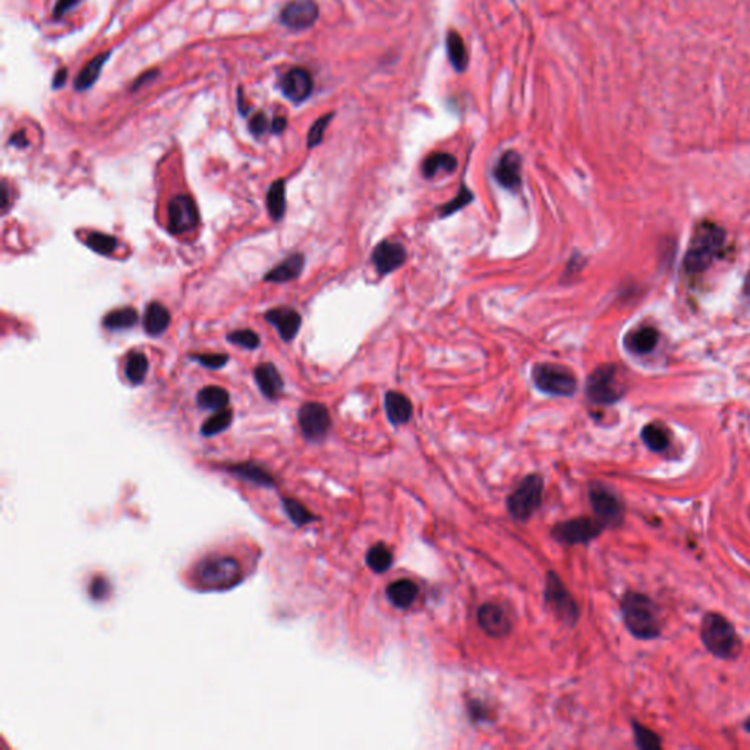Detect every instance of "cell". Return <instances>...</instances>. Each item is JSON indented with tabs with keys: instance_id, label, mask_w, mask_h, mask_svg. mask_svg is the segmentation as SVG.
I'll use <instances>...</instances> for the list:
<instances>
[{
	"instance_id": "obj_1",
	"label": "cell",
	"mask_w": 750,
	"mask_h": 750,
	"mask_svg": "<svg viewBox=\"0 0 750 750\" xmlns=\"http://www.w3.org/2000/svg\"><path fill=\"white\" fill-rule=\"evenodd\" d=\"M626 629L639 641H653L661 636L660 608L652 598L641 592H626L620 603Z\"/></svg>"
},
{
	"instance_id": "obj_2",
	"label": "cell",
	"mask_w": 750,
	"mask_h": 750,
	"mask_svg": "<svg viewBox=\"0 0 750 750\" xmlns=\"http://www.w3.org/2000/svg\"><path fill=\"white\" fill-rule=\"evenodd\" d=\"M701 639L706 651L720 660H736L743 649L734 625L718 613H706L703 615Z\"/></svg>"
},
{
	"instance_id": "obj_3",
	"label": "cell",
	"mask_w": 750,
	"mask_h": 750,
	"mask_svg": "<svg viewBox=\"0 0 750 750\" xmlns=\"http://www.w3.org/2000/svg\"><path fill=\"white\" fill-rule=\"evenodd\" d=\"M725 232L714 223H702L693 233L684 257V269L690 274L703 273L721 252Z\"/></svg>"
},
{
	"instance_id": "obj_4",
	"label": "cell",
	"mask_w": 750,
	"mask_h": 750,
	"mask_svg": "<svg viewBox=\"0 0 750 750\" xmlns=\"http://www.w3.org/2000/svg\"><path fill=\"white\" fill-rule=\"evenodd\" d=\"M195 579L199 588L207 591H226L242 582L243 574L239 561L233 557L217 555L201 561Z\"/></svg>"
},
{
	"instance_id": "obj_5",
	"label": "cell",
	"mask_w": 750,
	"mask_h": 750,
	"mask_svg": "<svg viewBox=\"0 0 750 750\" xmlns=\"http://www.w3.org/2000/svg\"><path fill=\"white\" fill-rule=\"evenodd\" d=\"M588 496L595 519L601 522L605 529L622 527L625 523L626 505L618 493H615L611 486L595 481L589 484Z\"/></svg>"
},
{
	"instance_id": "obj_6",
	"label": "cell",
	"mask_w": 750,
	"mask_h": 750,
	"mask_svg": "<svg viewBox=\"0 0 750 750\" xmlns=\"http://www.w3.org/2000/svg\"><path fill=\"white\" fill-rule=\"evenodd\" d=\"M543 497V479L536 475L524 477L508 497V510L517 522L529 520L541 508Z\"/></svg>"
},
{
	"instance_id": "obj_7",
	"label": "cell",
	"mask_w": 750,
	"mask_h": 750,
	"mask_svg": "<svg viewBox=\"0 0 750 750\" xmlns=\"http://www.w3.org/2000/svg\"><path fill=\"white\" fill-rule=\"evenodd\" d=\"M586 396L595 405H613L622 399L623 388L615 365H601L589 375Z\"/></svg>"
},
{
	"instance_id": "obj_8",
	"label": "cell",
	"mask_w": 750,
	"mask_h": 750,
	"mask_svg": "<svg viewBox=\"0 0 750 750\" xmlns=\"http://www.w3.org/2000/svg\"><path fill=\"white\" fill-rule=\"evenodd\" d=\"M532 379L538 390L553 396H572L577 388L572 371L555 364L535 365Z\"/></svg>"
},
{
	"instance_id": "obj_9",
	"label": "cell",
	"mask_w": 750,
	"mask_h": 750,
	"mask_svg": "<svg viewBox=\"0 0 750 750\" xmlns=\"http://www.w3.org/2000/svg\"><path fill=\"white\" fill-rule=\"evenodd\" d=\"M543 598H546L547 607L555 614L557 618L569 626H574L579 620V607L577 603L566 589L565 584L561 582L557 573L550 572L546 580V589H543Z\"/></svg>"
},
{
	"instance_id": "obj_10",
	"label": "cell",
	"mask_w": 750,
	"mask_h": 750,
	"mask_svg": "<svg viewBox=\"0 0 750 750\" xmlns=\"http://www.w3.org/2000/svg\"><path fill=\"white\" fill-rule=\"evenodd\" d=\"M604 529L603 523L595 517H574L557 523L551 531V536L565 546H580L594 541Z\"/></svg>"
},
{
	"instance_id": "obj_11",
	"label": "cell",
	"mask_w": 750,
	"mask_h": 750,
	"mask_svg": "<svg viewBox=\"0 0 750 750\" xmlns=\"http://www.w3.org/2000/svg\"><path fill=\"white\" fill-rule=\"evenodd\" d=\"M299 426L302 434L309 441L323 440L331 426V418L328 409L321 403H305L297 414Z\"/></svg>"
},
{
	"instance_id": "obj_12",
	"label": "cell",
	"mask_w": 750,
	"mask_h": 750,
	"mask_svg": "<svg viewBox=\"0 0 750 750\" xmlns=\"http://www.w3.org/2000/svg\"><path fill=\"white\" fill-rule=\"evenodd\" d=\"M168 230L180 235L198 226L199 214L190 195H176L168 202Z\"/></svg>"
},
{
	"instance_id": "obj_13",
	"label": "cell",
	"mask_w": 750,
	"mask_h": 750,
	"mask_svg": "<svg viewBox=\"0 0 750 750\" xmlns=\"http://www.w3.org/2000/svg\"><path fill=\"white\" fill-rule=\"evenodd\" d=\"M479 627L491 637H503L512 632V618L509 611L498 603H486L479 607L478 614Z\"/></svg>"
},
{
	"instance_id": "obj_14",
	"label": "cell",
	"mask_w": 750,
	"mask_h": 750,
	"mask_svg": "<svg viewBox=\"0 0 750 750\" xmlns=\"http://www.w3.org/2000/svg\"><path fill=\"white\" fill-rule=\"evenodd\" d=\"M318 15L314 0H292L280 11V23L290 30H307L315 24Z\"/></svg>"
},
{
	"instance_id": "obj_15",
	"label": "cell",
	"mask_w": 750,
	"mask_h": 750,
	"mask_svg": "<svg viewBox=\"0 0 750 750\" xmlns=\"http://www.w3.org/2000/svg\"><path fill=\"white\" fill-rule=\"evenodd\" d=\"M406 261V251L398 242L383 240L372 252V262L381 276L400 269Z\"/></svg>"
},
{
	"instance_id": "obj_16",
	"label": "cell",
	"mask_w": 750,
	"mask_h": 750,
	"mask_svg": "<svg viewBox=\"0 0 750 750\" xmlns=\"http://www.w3.org/2000/svg\"><path fill=\"white\" fill-rule=\"evenodd\" d=\"M494 178L505 190L517 191L522 185V157L513 149L505 152L494 167Z\"/></svg>"
},
{
	"instance_id": "obj_17",
	"label": "cell",
	"mask_w": 750,
	"mask_h": 750,
	"mask_svg": "<svg viewBox=\"0 0 750 750\" xmlns=\"http://www.w3.org/2000/svg\"><path fill=\"white\" fill-rule=\"evenodd\" d=\"M314 82L308 70L302 68L290 69L281 80V91L293 103L305 102L312 92Z\"/></svg>"
},
{
	"instance_id": "obj_18",
	"label": "cell",
	"mask_w": 750,
	"mask_h": 750,
	"mask_svg": "<svg viewBox=\"0 0 750 750\" xmlns=\"http://www.w3.org/2000/svg\"><path fill=\"white\" fill-rule=\"evenodd\" d=\"M266 320L269 324L274 326L285 342L293 340L299 328H301L302 316L295 309L289 308H274L266 312Z\"/></svg>"
},
{
	"instance_id": "obj_19",
	"label": "cell",
	"mask_w": 750,
	"mask_h": 750,
	"mask_svg": "<svg viewBox=\"0 0 750 750\" xmlns=\"http://www.w3.org/2000/svg\"><path fill=\"white\" fill-rule=\"evenodd\" d=\"M254 377L262 395L269 399H276L283 390V380L277 368L270 362L259 364L254 371Z\"/></svg>"
},
{
	"instance_id": "obj_20",
	"label": "cell",
	"mask_w": 750,
	"mask_h": 750,
	"mask_svg": "<svg viewBox=\"0 0 750 750\" xmlns=\"http://www.w3.org/2000/svg\"><path fill=\"white\" fill-rule=\"evenodd\" d=\"M418 592H419L418 585L415 582H412L410 579L395 580V582H391L386 589V595L388 598V601L396 608H400V610H406L414 604L417 601Z\"/></svg>"
},
{
	"instance_id": "obj_21",
	"label": "cell",
	"mask_w": 750,
	"mask_h": 750,
	"mask_svg": "<svg viewBox=\"0 0 750 750\" xmlns=\"http://www.w3.org/2000/svg\"><path fill=\"white\" fill-rule=\"evenodd\" d=\"M226 471L238 478H240L242 481H248V482H252L258 486H266V488H271V486L276 485L274 482V478L273 475L266 471L264 467L257 465V463H239V465H232V466H228Z\"/></svg>"
},
{
	"instance_id": "obj_22",
	"label": "cell",
	"mask_w": 750,
	"mask_h": 750,
	"mask_svg": "<svg viewBox=\"0 0 750 750\" xmlns=\"http://www.w3.org/2000/svg\"><path fill=\"white\" fill-rule=\"evenodd\" d=\"M384 405L388 421L396 426L407 424L412 417V412H414L410 400L398 391H388L386 395Z\"/></svg>"
},
{
	"instance_id": "obj_23",
	"label": "cell",
	"mask_w": 750,
	"mask_h": 750,
	"mask_svg": "<svg viewBox=\"0 0 750 750\" xmlns=\"http://www.w3.org/2000/svg\"><path fill=\"white\" fill-rule=\"evenodd\" d=\"M305 264V258L302 254H293L289 258H286L283 262H280L277 267L270 270L264 280L271 281V283H286L296 278L302 273Z\"/></svg>"
},
{
	"instance_id": "obj_24",
	"label": "cell",
	"mask_w": 750,
	"mask_h": 750,
	"mask_svg": "<svg viewBox=\"0 0 750 750\" xmlns=\"http://www.w3.org/2000/svg\"><path fill=\"white\" fill-rule=\"evenodd\" d=\"M144 330L149 336H159L164 333L171 324V312L160 302H152L144 314Z\"/></svg>"
},
{
	"instance_id": "obj_25",
	"label": "cell",
	"mask_w": 750,
	"mask_h": 750,
	"mask_svg": "<svg viewBox=\"0 0 750 750\" xmlns=\"http://www.w3.org/2000/svg\"><path fill=\"white\" fill-rule=\"evenodd\" d=\"M109 56H110V51H106V53H100L99 56H96V58H92L81 69V72L78 73V77L75 78V82H73L75 88H77L78 91H85L90 87H92L94 84H96V81L100 77L104 63L109 59Z\"/></svg>"
},
{
	"instance_id": "obj_26",
	"label": "cell",
	"mask_w": 750,
	"mask_h": 750,
	"mask_svg": "<svg viewBox=\"0 0 750 750\" xmlns=\"http://www.w3.org/2000/svg\"><path fill=\"white\" fill-rule=\"evenodd\" d=\"M229 400H230L229 393L219 386L204 387L197 395L198 406L207 410L219 412V410L226 409L229 405Z\"/></svg>"
},
{
	"instance_id": "obj_27",
	"label": "cell",
	"mask_w": 750,
	"mask_h": 750,
	"mask_svg": "<svg viewBox=\"0 0 750 750\" xmlns=\"http://www.w3.org/2000/svg\"><path fill=\"white\" fill-rule=\"evenodd\" d=\"M267 209L274 221L283 219L286 213V183L283 179L276 180L269 188Z\"/></svg>"
},
{
	"instance_id": "obj_28",
	"label": "cell",
	"mask_w": 750,
	"mask_h": 750,
	"mask_svg": "<svg viewBox=\"0 0 750 750\" xmlns=\"http://www.w3.org/2000/svg\"><path fill=\"white\" fill-rule=\"evenodd\" d=\"M457 160L448 153H436L425 159L422 164V173L425 178H434L440 172L452 173L456 171Z\"/></svg>"
},
{
	"instance_id": "obj_29",
	"label": "cell",
	"mask_w": 750,
	"mask_h": 750,
	"mask_svg": "<svg viewBox=\"0 0 750 750\" xmlns=\"http://www.w3.org/2000/svg\"><path fill=\"white\" fill-rule=\"evenodd\" d=\"M658 343V331L653 327H642L630 334L627 339V346L634 353H649L655 349Z\"/></svg>"
},
{
	"instance_id": "obj_30",
	"label": "cell",
	"mask_w": 750,
	"mask_h": 750,
	"mask_svg": "<svg viewBox=\"0 0 750 750\" xmlns=\"http://www.w3.org/2000/svg\"><path fill=\"white\" fill-rule=\"evenodd\" d=\"M140 320L138 312L134 308H119L109 312L103 318V326L111 331L126 330L137 326Z\"/></svg>"
},
{
	"instance_id": "obj_31",
	"label": "cell",
	"mask_w": 750,
	"mask_h": 750,
	"mask_svg": "<svg viewBox=\"0 0 750 750\" xmlns=\"http://www.w3.org/2000/svg\"><path fill=\"white\" fill-rule=\"evenodd\" d=\"M445 46H447L450 63L453 65V68L457 72H463L467 68L469 58H467V51H466L462 37L456 31H450L447 35Z\"/></svg>"
},
{
	"instance_id": "obj_32",
	"label": "cell",
	"mask_w": 750,
	"mask_h": 750,
	"mask_svg": "<svg viewBox=\"0 0 750 750\" xmlns=\"http://www.w3.org/2000/svg\"><path fill=\"white\" fill-rule=\"evenodd\" d=\"M367 565L374 573H384L393 566V553L383 542L375 543L367 553Z\"/></svg>"
},
{
	"instance_id": "obj_33",
	"label": "cell",
	"mask_w": 750,
	"mask_h": 750,
	"mask_svg": "<svg viewBox=\"0 0 750 750\" xmlns=\"http://www.w3.org/2000/svg\"><path fill=\"white\" fill-rule=\"evenodd\" d=\"M641 437L645 445L653 453H663L670 445V438H668L667 431L656 424L645 425Z\"/></svg>"
},
{
	"instance_id": "obj_34",
	"label": "cell",
	"mask_w": 750,
	"mask_h": 750,
	"mask_svg": "<svg viewBox=\"0 0 750 750\" xmlns=\"http://www.w3.org/2000/svg\"><path fill=\"white\" fill-rule=\"evenodd\" d=\"M281 503H283V510L286 513V516L289 517V520L296 524L297 528L301 527H305V524L308 523H312L316 520V516L314 513H311L305 505L302 503H299L297 500L295 498H283L281 500Z\"/></svg>"
},
{
	"instance_id": "obj_35",
	"label": "cell",
	"mask_w": 750,
	"mask_h": 750,
	"mask_svg": "<svg viewBox=\"0 0 750 750\" xmlns=\"http://www.w3.org/2000/svg\"><path fill=\"white\" fill-rule=\"evenodd\" d=\"M148 372V359L144 353L133 352L126 359L125 374L133 384H141Z\"/></svg>"
},
{
	"instance_id": "obj_36",
	"label": "cell",
	"mask_w": 750,
	"mask_h": 750,
	"mask_svg": "<svg viewBox=\"0 0 750 750\" xmlns=\"http://www.w3.org/2000/svg\"><path fill=\"white\" fill-rule=\"evenodd\" d=\"M632 728L634 734L636 746L642 750H661L663 743L660 736L655 731L649 730L648 727L639 724L637 721H632Z\"/></svg>"
},
{
	"instance_id": "obj_37",
	"label": "cell",
	"mask_w": 750,
	"mask_h": 750,
	"mask_svg": "<svg viewBox=\"0 0 750 750\" xmlns=\"http://www.w3.org/2000/svg\"><path fill=\"white\" fill-rule=\"evenodd\" d=\"M230 424H232V410H229L226 407V409H223V410H219L216 415L210 417L207 421L202 424L201 434L204 437L217 436V434L223 433V431H226Z\"/></svg>"
},
{
	"instance_id": "obj_38",
	"label": "cell",
	"mask_w": 750,
	"mask_h": 750,
	"mask_svg": "<svg viewBox=\"0 0 750 750\" xmlns=\"http://www.w3.org/2000/svg\"><path fill=\"white\" fill-rule=\"evenodd\" d=\"M85 243L90 250H92L94 252H97L100 255H110L118 247L116 238L106 235V233H100V232L90 233L87 236Z\"/></svg>"
},
{
	"instance_id": "obj_39",
	"label": "cell",
	"mask_w": 750,
	"mask_h": 750,
	"mask_svg": "<svg viewBox=\"0 0 750 750\" xmlns=\"http://www.w3.org/2000/svg\"><path fill=\"white\" fill-rule=\"evenodd\" d=\"M472 201H474V194L467 190L465 183H462V186H460V190H459L457 195H456L452 201H448L447 204L443 205L441 210H440V216H441V217L452 216V214H455L456 211H459V210H462L463 207H466V205H467L469 202H472Z\"/></svg>"
},
{
	"instance_id": "obj_40",
	"label": "cell",
	"mask_w": 750,
	"mask_h": 750,
	"mask_svg": "<svg viewBox=\"0 0 750 750\" xmlns=\"http://www.w3.org/2000/svg\"><path fill=\"white\" fill-rule=\"evenodd\" d=\"M228 340L245 349H257L259 346V336L252 330L232 331L228 334Z\"/></svg>"
},
{
	"instance_id": "obj_41",
	"label": "cell",
	"mask_w": 750,
	"mask_h": 750,
	"mask_svg": "<svg viewBox=\"0 0 750 750\" xmlns=\"http://www.w3.org/2000/svg\"><path fill=\"white\" fill-rule=\"evenodd\" d=\"M331 118H333L331 113H330V115H326V116H323V118L318 119V121L311 126L309 133H308V147H309V148H314V147H316L318 144H321V141H323V138H324V134H326V129H327V126H328Z\"/></svg>"
},
{
	"instance_id": "obj_42",
	"label": "cell",
	"mask_w": 750,
	"mask_h": 750,
	"mask_svg": "<svg viewBox=\"0 0 750 750\" xmlns=\"http://www.w3.org/2000/svg\"><path fill=\"white\" fill-rule=\"evenodd\" d=\"M192 359L199 362L202 367L209 369H219L228 364L229 356L223 353H207V355H194Z\"/></svg>"
},
{
	"instance_id": "obj_43",
	"label": "cell",
	"mask_w": 750,
	"mask_h": 750,
	"mask_svg": "<svg viewBox=\"0 0 750 750\" xmlns=\"http://www.w3.org/2000/svg\"><path fill=\"white\" fill-rule=\"evenodd\" d=\"M110 584L109 580L103 576H96L90 584V588H88V592H90V596L92 599H96V601H102V599H106L110 594Z\"/></svg>"
},
{
	"instance_id": "obj_44",
	"label": "cell",
	"mask_w": 750,
	"mask_h": 750,
	"mask_svg": "<svg viewBox=\"0 0 750 750\" xmlns=\"http://www.w3.org/2000/svg\"><path fill=\"white\" fill-rule=\"evenodd\" d=\"M269 128H270L269 119H267L266 113H262V111H259V113H257L250 121V133L254 137H261L262 134H266L267 130H269Z\"/></svg>"
},
{
	"instance_id": "obj_45",
	"label": "cell",
	"mask_w": 750,
	"mask_h": 750,
	"mask_svg": "<svg viewBox=\"0 0 750 750\" xmlns=\"http://www.w3.org/2000/svg\"><path fill=\"white\" fill-rule=\"evenodd\" d=\"M469 717L472 718L474 723H481L488 720V709H486L479 701H472L467 706Z\"/></svg>"
},
{
	"instance_id": "obj_46",
	"label": "cell",
	"mask_w": 750,
	"mask_h": 750,
	"mask_svg": "<svg viewBox=\"0 0 750 750\" xmlns=\"http://www.w3.org/2000/svg\"><path fill=\"white\" fill-rule=\"evenodd\" d=\"M80 2L81 0H58L53 8V16L56 18V20H58V18H62L69 9L77 6Z\"/></svg>"
},
{
	"instance_id": "obj_47",
	"label": "cell",
	"mask_w": 750,
	"mask_h": 750,
	"mask_svg": "<svg viewBox=\"0 0 750 750\" xmlns=\"http://www.w3.org/2000/svg\"><path fill=\"white\" fill-rule=\"evenodd\" d=\"M9 142H11L12 145L18 147V148H24V147H28V144H30V142H28V140H27V135H25V133H24V130H20V133H16V134H15V135H13V137L11 138V141H9Z\"/></svg>"
},
{
	"instance_id": "obj_48",
	"label": "cell",
	"mask_w": 750,
	"mask_h": 750,
	"mask_svg": "<svg viewBox=\"0 0 750 750\" xmlns=\"http://www.w3.org/2000/svg\"><path fill=\"white\" fill-rule=\"evenodd\" d=\"M157 75H159L157 69H153V70H149V72H145V73H142V75H141V77H140V78H138V80L135 81V84H134L133 90H137L138 87L144 85V84H145L147 81H152V80H154V78L157 77Z\"/></svg>"
},
{
	"instance_id": "obj_49",
	"label": "cell",
	"mask_w": 750,
	"mask_h": 750,
	"mask_svg": "<svg viewBox=\"0 0 750 750\" xmlns=\"http://www.w3.org/2000/svg\"><path fill=\"white\" fill-rule=\"evenodd\" d=\"M286 126H288V121L283 116H277L271 122V130L274 134H281L286 129Z\"/></svg>"
},
{
	"instance_id": "obj_50",
	"label": "cell",
	"mask_w": 750,
	"mask_h": 750,
	"mask_svg": "<svg viewBox=\"0 0 750 750\" xmlns=\"http://www.w3.org/2000/svg\"><path fill=\"white\" fill-rule=\"evenodd\" d=\"M66 78H68V72H66V69H65V68L59 69L58 72H56L54 78H53V87H54V88H61V87H63L65 82H66Z\"/></svg>"
},
{
	"instance_id": "obj_51",
	"label": "cell",
	"mask_w": 750,
	"mask_h": 750,
	"mask_svg": "<svg viewBox=\"0 0 750 750\" xmlns=\"http://www.w3.org/2000/svg\"><path fill=\"white\" fill-rule=\"evenodd\" d=\"M2 197H4V199H2V207H4V210H5V209L8 207V188H6V183H5V182H4V185H2Z\"/></svg>"
},
{
	"instance_id": "obj_52",
	"label": "cell",
	"mask_w": 750,
	"mask_h": 750,
	"mask_svg": "<svg viewBox=\"0 0 750 750\" xmlns=\"http://www.w3.org/2000/svg\"><path fill=\"white\" fill-rule=\"evenodd\" d=\"M744 295L747 297H750V270L747 273V277H746V281H744Z\"/></svg>"
},
{
	"instance_id": "obj_53",
	"label": "cell",
	"mask_w": 750,
	"mask_h": 750,
	"mask_svg": "<svg viewBox=\"0 0 750 750\" xmlns=\"http://www.w3.org/2000/svg\"><path fill=\"white\" fill-rule=\"evenodd\" d=\"M744 730L747 731V733H750V717L744 721Z\"/></svg>"
}]
</instances>
